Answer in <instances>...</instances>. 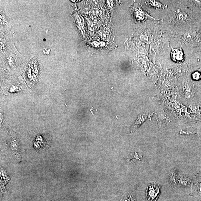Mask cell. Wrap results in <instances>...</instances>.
<instances>
[{
  "mask_svg": "<svg viewBox=\"0 0 201 201\" xmlns=\"http://www.w3.org/2000/svg\"><path fill=\"white\" fill-rule=\"evenodd\" d=\"M161 185L156 182L149 184L146 189V201H156L159 197Z\"/></svg>",
  "mask_w": 201,
  "mask_h": 201,
  "instance_id": "1",
  "label": "cell"
},
{
  "mask_svg": "<svg viewBox=\"0 0 201 201\" xmlns=\"http://www.w3.org/2000/svg\"><path fill=\"white\" fill-rule=\"evenodd\" d=\"M180 177V172L177 168H173L168 173V181L169 184L174 189H176L177 188Z\"/></svg>",
  "mask_w": 201,
  "mask_h": 201,
  "instance_id": "2",
  "label": "cell"
},
{
  "mask_svg": "<svg viewBox=\"0 0 201 201\" xmlns=\"http://www.w3.org/2000/svg\"><path fill=\"white\" fill-rule=\"evenodd\" d=\"M171 56L172 60L175 62L181 63L184 61V53L181 48L173 50Z\"/></svg>",
  "mask_w": 201,
  "mask_h": 201,
  "instance_id": "3",
  "label": "cell"
},
{
  "mask_svg": "<svg viewBox=\"0 0 201 201\" xmlns=\"http://www.w3.org/2000/svg\"><path fill=\"white\" fill-rule=\"evenodd\" d=\"M138 187L137 185H136L134 189L124 194L121 198L120 201H137L136 192Z\"/></svg>",
  "mask_w": 201,
  "mask_h": 201,
  "instance_id": "4",
  "label": "cell"
},
{
  "mask_svg": "<svg viewBox=\"0 0 201 201\" xmlns=\"http://www.w3.org/2000/svg\"><path fill=\"white\" fill-rule=\"evenodd\" d=\"M191 178L187 175H182L180 177L179 183L182 187H186L190 185L192 183Z\"/></svg>",
  "mask_w": 201,
  "mask_h": 201,
  "instance_id": "5",
  "label": "cell"
},
{
  "mask_svg": "<svg viewBox=\"0 0 201 201\" xmlns=\"http://www.w3.org/2000/svg\"><path fill=\"white\" fill-rule=\"evenodd\" d=\"M192 78L195 81L199 80L201 77V74L198 72H195L192 73Z\"/></svg>",
  "mask_w": 201,
  "mask_h": 201,
  "instance_id": "6",
  "label": "cell"
},
{
  "mask_svg": "<svg viewBox=\"0 0 201 201\" xmlns=\"http://www.w3.org/2000/svg\"><path fill=\"white\" fill-rule=\"evenodd\" d=\"M197 190L200 194H201V183L198 184L197 186Z\"/></svg>",
  "mask_w": 201,
  "mask_h": 201,
  "instance_id": "7",
  "label": "cell"
},
{
  "mask_svg": "<svg viewBox=\"0 0 201 201\" xmlns=\"http://www.w3.org/2000/svg\"><path fill=\"white\" fill-rule=\"evenodd\" d=\"M72 1L73 2H79V1Z\"/></svg>",
  "mask_w": 201,
  "mask_h": 201,
  "instance_id": "8",
  "label": "cell"
},
{
  "mask_svg": "<svg viewBox=\"0 0 201 201\" xmlns=\"http://www.w3.org/2000/svg\"></svg>",
  "mask_w": 201,
  "mask_h": 201,
  "instance_id": "9",
  "label": "cell"
}]
</instances>
